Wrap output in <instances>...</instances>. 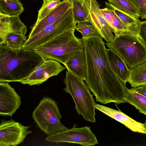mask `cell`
Listing matches in <instances>:
<instances>
[{"label":"cell","instance_id":"6da1fadb","mask_svg":"<svg viewBox=\"0 0 146 146\" xmlns=\"http://www.w3.org/2000/svg\"><path fill=\"white\" fill-rule=\"evenodd\" d=\"M82 38L87 63L85 81L96 101L104 104L125 103L129 89L112 68L103 38L94 35Z\"/></svg>","mask_w":146,"mask_h":146},{"label":"cell","instance_id":"7a4b0ae2","mask_svg":"<svg viewBox=\"0 0 146 146\" xmlns=\"http://www.w3.org/2000/svg\"><path fill=\"white\" fill-rule=\"evenodd\" d=\"M44 60L34 50L0 45V82H21Z\"/></svg>","mask_w":146,"mask_h":146},{"label":"cell","instance_id":"3957f363","mask_svg":"<svg viewBox=\"0 0 146 146\" xmlns=\"http://www.w3.org/2000/svg\"><path fill=\"white\" fill-rule=\"evenodd\" d=\"M75 29L56 36L34 50L44 59H52L65 65L78 51L84 49L82 38L75 35Z\"/></svg>","mask_w":146,"mask_h":146},{"label":"cell","instance_id":"277c9868","mask_svg":"<svg viewBox=\"0 0 146 146\" xmlns=\"http://www.w3.org/2000/svg\"><path fill=\"white\" fill-rule=\"evenodd\" d=\"M67 70L64 80L65 85L64 90L71 96L78 114L81 115L87 121L95 122L96 103L87 85L83 80Z\"/></svg>","mask_w":146,"mask_h":146},{"label":"cell","instance_id":"5b68a950","mask_svg":"<svg viewBox=\"0 0 146 146\" xmlns=\"http://www.w3.org/2000/svg\"><path fill=\"white\" fill-rule=\"evenodd\" d=\"M106 44L118 54L130 69L146 60V47L132 33L114 36Z\"/></svg>","mask_w":146,"mask_h":146},{"label":"cell","instance_id":"8992f818","mask_svg":"<svg viewBox=\"0 0 146 146\" xmlns=\"http://www.w3.org/2000/svg\"><path fill=\"white\" fill-rule=\"evenodd\" d=\"M37 126L48 136L68 128L60 122L61 116L57 103L51 98L44 97L32 113Z\"/></svg>","mask_w":146,"mask_h":146},{"label":"cell","instance_id":"52a82bcc","mask_svg":"<svg viewBox=\"0 0 146 146\" xmlns=\"http://www.w3.org/2000/svg\"><path fill=\"white\" fill-rule=\"evenodd\" d=\"M72 6L54 23L46 26L33 36L28 38L22 48L35 50L56 36L70 30L75 29Z\"/></svg>","mask_w":146,"mask_h":146},{"label":"cell","instance_id":"ba28073f","mask_svg":"<svg viewBox=\"0 0 146 146\" xmlns=\"http://www.w3.org/2000/svg\"><path fill=\"white\" fill-rule=\"evenodd\" d=\"M90 128L88 126L76 127L74 125L71 129L48 135L45 140L50 142L72 143L83 146L94 145L98 143Z\"/></svg>","mask_w":146,"mask_h":146},{"label":"cell","instance_id":"9c48e42d","mask_svg":"<svg viewBox=\"0 0 146 146\" xmlns=\"http://www.w3.org/2000/svg\"><path fill=\"white\" fill-rule=\"evenodd\" d=\"M30 126H26L13 119L2 120L0 125V146H15L23 142Z\"/></svg>","mask_w":146,"mask_h":146},{"label":"cell","instance_id":"30bf717a","mask_svg":"<svg viewBox=\"0 0 146 146\" xmlns=\"http://www.w3.org/2000/svg\"><path fill=\"white\" fill-rule=\"evenodd\" d=\"M66 68L54 60L45 59L27 78L21 83L30 86L39 85L49 78L57 76Z\"/></svg>","mask_w":146,"mask_h":146},{"label":"cell","instance_id":"8fae6325","mask_svg":"<svg viewBox=\"0 0 146 146\" xmlns=\"http://www.w3.org/2000/svg\"><path fill=\"white\" fill-rule=\"evenodd\" d=\"M89 10L90 18L98 30L101 36L107 42L114 38L115 31L108 23L100 11V5L96 0H83Z\"/></svg>","mask_w":146,"mask_h":146},{"label":"cell","instance_id":"7c38bea8","mask_svg":"<svg viewBox=\"0 0 146 146\" xmlns=\"http://www.w3.org/2000/svg\"><path fill=\"white\" fill-rule=\"evenodd\" d=\"M21 98L8 82H0V115L12 116L21 104Z\"/></svg>","mask_w":146,"mask_h":146},{"label":"cell","instance_id":"4fadbf2b","mask_svg":"<svg viewBox=\"0 0 146 146\" xmlns=\"http://www.w3.org/2000/svg\"><path fill=\"white\" fill-rule=\"evenodd\" d=\"M96 109L123 124L132 131L146 134L144 124L138 122L120 111L96 104Z\"/></svg>","mask_w":146,"mask_h":146},{"label":"cell","instance_id":"5bb4252c","mask_svg":"<svg viewBox=\"0 0 146 146\" xmlns=\"http://www.w3.org/2000/svg\"><path fill=\"white\" fill-rule=\"evenodd\" d=\"M27 31L19 16H10L0 14V44H3L9 34L16 33L26 35Z\"/></svg>","mask_w":146,"mask_h":146},{"label":"cell","instance_id":"9a60e30c","mask_svg":"<svg viewBox=\"0 0 146 146\" xmlns=\"http://www.w3.org/2000/svg\"><path fill=\"white\" fill-rule=\"evenodd\" d=\"M72 5V0H63L44 18L36 22L29 33L28 38L36 35L46 26L54 22L65 13Z\"/></svg>","mask_w":146,"mask_h":146},{"label":"cell","instance_id":"2e32d148","mask_svg":"<svg viewBox=\"0 0 146 146\" xmlns=\"http://www.w3.org/2000/svg\"><path fill=\"white\" fill-rule=\"evenodd\" d=\"M64 65L67 70L85 80L87 74V63L84 48L76 52Z\"/></svg>","mask_w":146,"mask_h":146},{"label":"cell","instance_id":"e0dca14e","mask_svg":"<svg viewBox=\"0 0 146 146\" xmlns=\"http://www.w3.org/2000/svg\"><path fill=\"white\" fill-rule=\"evenodd\" d=\"M109 62L113 70L121 79L126 84L130 69L123 59L115 51L110 48L106 49Z\"/></svg>","mask_w":146,"mask_h":146},{"label":"cell","instance_id":"ac0fdd59","mask_svg":"<svg viewBox=\"0 0 146 146\" xmlns=\"http://www.w3.org/2000/svg\"><path fill=\"white\" fill-rule=\"evenodd\" d=\"M100 11L108 23L114 30V36L132 33L113 10L106 7L100 9Z\"/></svg>","mask_w":146,"mask_h":146},{"label":"cell","instance_id":"d6986e66","mask_svg":"<svg viewBox=\"0 0 146 146\" xmlns=\"http://www.w3.org/2000/svg\"><path fill=\"white\" fill-rule=\"evenodd\" d=\"M106 7L112 9L119 18L129 30L139 37L141 22L137 19L117 9L109 3L105 2Z\"/></svg>","mask_w":146,"mask_h":146},{"label":"cell","instance_id":"ffe728a7","mask_svg":"<svg viewBox=\"0 0 146 146\" xmlns=\"http://www.w3.org/2000/svg\"><path fill=\"white\" fill-rule=\"evenodd\" d=\"M127 82L133 88L146 84V60L130 69Z\"/></svg>","mask_w":146,"mask_h":146},{"label":"cell","instance_id":"44dd1931","mask_svg":"<svg viewBox=\"0 0 146 146\" xmlns=\"http://www.w3.org/2000/svg\"><path fill=\"white\" fill-rule=\"evenodd\" d=\"M24 9L19 0H0L1 14L10 16H19Z\"/></svg>","mask_w":146,"mask_h":146},{"label":"cell","instance_id":"7402d4cb","mask_svg":"<svg viewBox=\"0 0 146 146\" xmlns=\"http://www.w3.org/2000/svg\"><path fill=\"white\" fill-rule=\"evenodd\" d=\"M119 11L137 19L140 17L139 10L132 0H108Z\"/></svg>","mask_w":146,"mask_h":146},{"label":"cell","instance_id":"603a6c76","mask_svg":"<svg viewBox=\"0 0 146 146\" xmlns=\"http://www.w3.org/2000/svg\"><path fill=\"white\" fill-rule=\"evenodd\" d=\"M125 102L134 106L140 113L146 115V97L129 89L126 96Z\"/></svg>","mask_w":146,"mask_h":146},{"label":"cell","instance_id":"cb8c5ba5","mask_svg":"<svg viewBox=\"0 0 146 146\" xmlns=\"http://www.w3.org/2000/svg\"><path fill=\"white\" fill-rule=\"evenodd\" d=\"M74 19L76 23L88 20L90 12L83 2V0H72Z\"/></svg>","mask_w":146,"mask_h":146},{"label":"cell","instance_id":"d4e9b609","mask_svg":"<svg viewBox=\"0 0 146 146\" xmlns=\"http://www.w3.org/2000/svg\"><path fill=\"white\" fill-rule=\"evenodd\" d=\"M75 29L82 34L83 37L94 35L101 36L98 30L91 20L90 15L88 20L78 22L75 27Z\"/></svg>","mask_w":146,"mask_h":146},{"label":"cell","instance_id":"484cf974","mask_svg":"<svg viewBox=\"0 0 146 146\" xmlns=\"http://www.w3.org/2000/svg\"><path fill=\"white\" fill-rule=\"evenodd\" d=\"M26 35L22 34L12 33L6 36L4 43L0 45H4L15 48H22L27 40Z\"/></svg>","mask_w":146,"mask_h":146},{"label":"cell","instance_id":"4316f807","mask_svg":"<svg viewBox=\"0 0 146 146\" xmlns=\"http://www.w3.org/2000/svg\"><path fill=\"white\" fill-rule=\"evenodd\" d=\"M61 2L60 0H47L43 1L42 7L38 11L36 22L43 19L55 9Z\"/></svg>","mask_w":146,"mask_h":146},{"label":"cell","instance_id":"83f0119b","mask_svg":"<svg viewBox=\"0 0 146 146\" xmlns=\"http://www.w3.org/2000/svg\"><path fill=\"white\" fill-rule=\"evenodd\" d=\"M139 12L140 17L142 19H146V0H132Z\"/></svg>","mask_w":146,"mask_h":146},{"label":"cell","instance_id":"f1b7e54d","mask_svg":"<svg viewBox=\"0 0 146 146\" xmlns=\"http://www.w3.org/2000/svg\"><path fill=\"white\" fill-rule=\"evenodd\" d=\"M139 38L146 47V21L141 22Z\"/></svg>","mask_w":146,"mask_h":146},{"label":"cell","instance_id":"f546056e","mask_svg":"<svg viewBox=\"0 0 146 146\" xmlns=\"http://www.w3.org/2000/svg\"><path fill=\"white\" fill-rule=\"evenodd\" d=\"M146 97V84L130 89Z\"/></svg>","mask_w":146,"mask_h":146},{"label":"cell","instance_id":"4dcf8cb0","mask_svg":"<svg viewBox=\"0 0 146 146\" xmlns=\"http://www.w3.org/2000/svg\"><path fill=\"white\" fill-rule=\"evenodd\" d=\"M144 124V125H145V128L146 129V119L145 120V123Z\"/></svg>","mask_w":146,"mask_h":146},{"label":"cell","instance_id":"1f68e13d","mask_svg":"<svg viewBox=\"0 0 146 146\" xmlns=\"http://www.w3.org/2000/svg\"><path fill=\"white\" fill-rule=\"evenodd\" d=\"M47 0H43V1H46Z\"/></svg>","mask_w":146,"mask_h":146},{"label":"cell","instance_id":"d6a6232c","mask_svg":"<svg viewBox=\"0 0 146 146\" xmlns=\"http://www.w3.org/2000/svg\"></svg>","mask_w":146,"mask_h":146}]
</instances>
